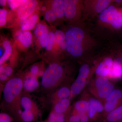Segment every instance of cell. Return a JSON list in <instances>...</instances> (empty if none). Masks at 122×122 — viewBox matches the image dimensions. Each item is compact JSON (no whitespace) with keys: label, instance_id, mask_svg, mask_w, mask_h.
Returning <instances> with one entry per match:
<instances>
[{"label":"cell","instance_id":"cell-1","mask_svg":"<svg viewBox=\"0 0 122 122\" xmlns=\"http://www.w3.org/2000/svg\"><path fill=\"white\" fill-rule=\"evenodd\" d=\"M24 89V81L19 77L10 79L5 84L3 90V107L18 120L22 113L21 104Z\"/></svg>","mask_w":122,"mask_h":122},{"label":"cell","instance_id":"cell-2","mask_svg":"<svg viewBox=\"0 0 122 122\" xmlns=\"http://www.w3.org/2000/svg\"><path fill=\"white\" fill-rule=\"evenodd\" d=\"M64 71L61 66L57 63L50 64L44 72L41 81L42 87L47 91L53 90L61 83Z\"/></svg>","mask_w":122,"mask_h":122},{"label":"cell","instance_id":"cell-3","mask_svg":"<svg viewBox=\"0 0 122 122\" xmlns=\"http://www.w3.org/2000/svg\"><path fill=\"white\" fill-rule=\"evenodd\" d=\"M67 42L66 50L73 56H81L83 52L82 42L84 33L81 29L77 27H73L68 29L65 34Z\"/></svg>","mask_w":122,"mask_h":122},{"label":"cell","instance_id":"cell-4","mask_svg":"<svg viewBox=\"0 0 122 122\" xmlns=\"http://www.w3.org/2000/svg\"><path fill=\"white\" fill-rule=\"evenodd\" d=\"M90 68L87 64H83L80 68L78 75L70 87L71 94L73 96L77 95L83 90L89 75Z\"/></svg>","mask_w":122,"mask_h":122},{"label":"cell","instance_id":"cell-5","mask_svg":"<svg viewBox=\"0 0 122 122\" xmlns=\"http://www.w3.org/2000/svg\"><path fill=\"white\" fill-rule=\"evenodd\" d=\"M98 95L101 98H106L115 89L114 85L108 79L103 76H99L95 83Z\"/></svg>","mask_w":122,"mask_h":122},{"label":"cell","instance_id":"cell-6","mask_svg":"<svg viewBox=\"0 0 122 122\" xmlns=\"http://www.w3.org/2000/svg\"><path fill=\"white\" fill-rule=\"evenodd\" d=\"M37 2L36 1L26 0L20 5L18 9V16L20 20H24L31 15L34 12Z\"/></svg>","mask_w":122,"mask_h":122},{"label":"cell","instance_id":"cell-7","mask_svg":"<svg viewBox=\"0 0 122 122\" xmlns=\"http://www.w3.org/2000/svg\"><path fill=\"white\" fill-rule=\"evenodd\" d=\"M76 1L63 0V14L68 19H72L75 16L76 13Z\"/></svg>","mask_w":122,"mask_h":122},{"label":"cell","instance_id":"cell-8","mask_svg":"<svg viewBox=\"0 0 122 122\" xmlns=\"http://www.w3.org/2000/svg\"><path fill=\"white\" fill-rule=\"evenodd\" d=\"M89 107L88 116L90 119H93L97 113L102 112L104 107L99 100L94 98H91L89 100Z\"/></svg>","mask_w":122,"mask_h":122},{"label":"cell","instance_id":"cell-9","mask_svg":"<svg viewBox=\"0 0 122 122\" xmlns=\"http://www.w3.org/2000/svg\"><path fill=\"white\" fill-rule=\"evenodd\" d=\"M21 104L24 110H29L39 115L40 111L36 104L28 95L22 94Z\"/></svg>","mask_w":122,"mask_h":122},{"label":"cell","instance_id":"cell-10","mask_svg":"<svg viewBox=\"0 0 122 122\" xmlns=\"http://www.w3.org/2000/svg\"><path fill=\"white\" fill-rule=\"evenodd\" d=\"M113 61L110 58H107L101 62L97 67L96 70V74L99 76H105L109 75Z\"/></svg>","mask_w":122,"mask_h":122},{"label":"cell","instance_id":"cell-11","mask_svg":"<svg viewBox=\"0 0 122 122\" xmlns=\"http://www.w3.org/2000/svg\"><path fill=\"white\" fill-rule=\"evenodd\" d=\"M71 94L70 88L66 86H62L53 93L51 99L53 104L63 99L68 98Z\"/></svg>","mask_w":122,"mask_h":122},{"label":"cell","instance_id":"cell-12","mask_svg":"<svg viewBox=\"0 0 122 122\" xmlns=\"http://www.w3.org/2000/svg\"><path fill=\"white\" fill-rule=\"evenodd\" d=\"M117 10L113 5H110L100 13L99 19L102 22L110 24Z\"/></svg>","mask_w":122,"mask_h":122},{"label":"cell","instance_id":"cell-13","mask_svg":"<svg viewBox=\"0 0 122 122\" xmlns=\"http://www.w3.org/2000/svg\"><path fill=\"white\" fill-rule=\"evenodd\" d=\"M109 75L111 77L119 79L122 81V57L113 61Z\"/></svg>","mask_w":122,"mask_h":122},{"label":"cell","instance_id":"cell-14","mask_svg":"<svg viewBox=\"0 0 122 122\" xmlns=\"http://www.w3.org/2000/svg\"><path fill=\"white\" fill-rule=\"evenodd\" d=\"M70 105V100L69 99H63L54 104L52 111L57 113L65 115L69 109Z\"/></svg>","mask_w":122,"mask_h":122},{"label":"cell","instance_id":"cell-15","mask_svg":"<svg viewBox=\"0 0 122 122\" xmlns=\"http://www.w3.org/2000/svg\"><path fill=\"white\" fill-rule=\"evenodd\" d=\"M106 119L108 122H122V105L107 114Z\"/></svg>","mask_w":122,"mask_h":122},{"label":"cell","instance_id":"cell-16","mask_svg":"<svg viewBox=\"0 0 122 122\" xmlns=\"http://www.w3.org/2000/svg\"><path fill=\"white\" fill-rule=\"evenodd\" d=\"M39 86V82L34 76L28 78L24 81V90L26 92L34 91Z\"/></svg>","mask_w":122,"mask_h":122},{"label":"cell","instance_id":"cell-17","mask_svg":"<svg viewBox=\"0 0 122 122\" xmlns=\"http://www.w3.org/2000/svg\"><path fill=\"white\" fill-rule=\"evenodd\" d=\"M38 19L36 14H34L24 20L22 22L21 28L23 31H28L32 29L35 26Z\"/></svg>","mask_w":122,"mask_h":122},{"label":"cell","instance_id":"cell-18","mask_svg":"<svg viewBox=\"0 0 122 122\" xmlns=\"http://www.w3.org/2000/svg\"><path fill=\"white\" fill-rule=\"evenodd\" d=\"M17 38L22 45L25 47H29L32 42V35L28 31H22L17 34Z\"/></svg>","mask_w":122,"mask_h":122},{"label":"cell","instance_id":"cell-19","mask_svg":"<svg viewBox=\"0 0 122 122\" xmlns=\"http://www.w3.org/2000/svg\"><path fill=\"white\" fill-rule=\"evenodd\" d=\"M65 115L58 114L52 111L48 117L45 120H40L36 122H65Z\"/></svg>","mask_w":122,"mask_h":122},{"label":"cell","instance_id":"cell-20","mask_svg":"<svg viewBox=\"0 0 122 122\" xmlns=\"http://www.w3.org/2000/svg\"><path fill=\"white\" fill-rule=\"evenodd\" d=\"M56 17L61 18L63 17V0H54L53 1L52 9Z\"/></svg>","mask_w":122,"mask_h":122},{"label":"cell","instance_id":"cell-21","mask_svg":"<svg viewBox=\"0 0 122 122\" xmlns=\"http://www.w3.org/2000/svg\"><path fill=\"white\" fill-rule=\"evenodd\" d=\"M89 107V102L85 100H79L74 105L75 110L77 114H78L86 113L88 112Z\"/></svg>","mask_w":122,"mask_h":122},{"label":"cell","instance_id":"cell-22","mask_svg":"<svg viewBox=\"0 0 122 122\" xmlns=\"http://www.w3.org/2000/svg\"><path fill=\"white\" fill-rule=\"evenodd\" d=\"M39 116L32 111L24 110L21 115V121L22 122H34Z\"/></svg>","mask_w":122,"mask_h":122},{"label":"cell","instance_id":"cell-23","mask_svg":"<svg viewBox=\"0 0 122 122\" xmlns=\"http://www.w3.org/2000/svg\"><path fill=\"white\" fill-rule=\"evenodd\" d=\"M4 46L5 51L4 53L0 59V64L2 65L11 56L12 52V47L10 45V42L8 41H5L4 42Z\"/></svg>","mask_w":122,"mask_h":122},{"label":"cell","instance_id":"cell-24","mask_svg":"<svg viewBox=\"0 0 122 122\" xmlns=\"http://www.w3.org/2000/svg\"><path fill=\"white\" fill-rule=\"evenodd\" d=\"M111 1L108 0H99L97 1L94 7V10L97 13H101L109 7Z\"/></svg>","mask_w":122,"mask_h":122},{"label":"cell","instance_id":"cell-25","mask_svg":"<svg viewBox=\"0 0 122 122\" xmlns=\"http://www.w3.org/2000/svg\"><path fill=\"white\" fill-rule=\"evenodd\" d=\"M36 37L39 39L42 36L48 34V29L47 26L41 24H38L34 31Z\"/></svg>","mask_w":122,"mask_h":122},{"label":"cell","instance_id":"cell-26","mask_svg":"<svg viewBox=\"0 0 122 122\" xmlns=\"http://www.w3.org/2000/svg\"><path fill=\"white\" fill-rule=\"evenodd\" d=\"M113 28L119 29L122 28V13L118 12L110 23Z\"/></svg>","mask_w":122,"mask_h":122},{"label":"cell","instance_id":"cell-27","mask_svg":"<svg viewBox=\"0 0 122 122\" xmlns=\"http://www.w3.org/2000/svg\"><path fill=\"white\" fill-rule=\"evenodd\" d=\"M120 101V100L114 99L106 102L104 107L105 111L108 113L111 112L117 107Z\"/></svg>","mask_w":122,"mask_h":122},{"label":"cell","instance_id":"cell-28","mask_svg":"<svg viewBox=\"0 0 122 122\" xmlns=\"http://www.w3.org/2000/svg\"><path fill=\"white\" fill-rule=\"evenodd\" d=\"M122 98V91L120 90L115 89L106 98V102L110 100L118 99L121 100Z\"/></svg>","mask_w":122,"mask_h":122},{"label":"cell","instance_id":"cell-29","mask_svg":"<svg viewBox=\"0 0 122 122\" xmlns=\"http://www.w3.org/2000/svg\"><path fill=\"white\" fill-rule=\"evenodd\" d=\"M55 41L54 33L50 32L48 33L47 43H46V48L48 51L51 50L52 48Z\"/></svg>","mask_w":122,"mask_h":122},{"label":"cell","instance_id":"cell-30","mask_svg":"<svg viewBox=\"0 0 122 122\" xmlns=\"http://www.w3.org/2000/svg\"><path fill=\"white\" fill-rule=\"evenodd\" d=\"M55 41L58 43L66 40V35L61 30H57L54 33Z\"/></svg>","mask_w":122,"mask_h":122},{"label":"cell","instance_id":"cell-31","mask_svg":"<svg viewBox=\"0 0 122 122\" xmlns=\"http://www.w3.org/2000/svg\"><path fill=\"white\" fill-rule=\"evenodd\" d=\"M26 0H9L8 1V4L10 8L14 9L20 6L22 4L26 2Z\"/></svg>","mask_w":122,"mask_h":122},{"label":"cell","instance_id":"cell-32","mask_svg":"<svg viewBox=\"0 0 122 122\" xmlns=\"http://www.w3.org/2000/svg\"><path fill=\"white\" fill-rule=\"evenodd\" d=\"M7 11L4 9H0V25L3 26L6 24V15Z\"/></svg>","mask_w":122,"mask_h":122},{"label":"cell","instance_id":"cell-33","mask_svg":"<svg viewBox=\"0 0 122 122\" xmlns=\"http://www.w3.org/2000/svg\"><path fill=\"white\" fill-rule=\"evenodd\" d=\"M45 18L47 21H53L55 20L56 16L52 10H49L46 11L45 15Z\"/></svg>","mask_w":122,"mask_h":122},{"label":"cell","instance_id":"cell-34","mask_svg":"<svg viewBox=\"0 0 122 122\" xmlns=\"http://www.w3.org/2000/svg\"><path fill=\"white\" fill-rule=\"evenodd\" d=\"M12 117L5 113H2L0 114V122H12Z\"/></svg>","mask_w":122,"mask_h":122},{"label":"cell","instance_id":"cell-35","mask_svg":"<svg viewBox=\"0 0 122 122\" xmlns=\"http://www.w3.org/2000/svg\"><path fill=\"white\" fill-rule=\"evenodd\" d=\"M80 121V116L78 114L75 113L68 118V122H79Z\"/></svg>","mask_w":122,"mask_h":122},{"label":"cell","instance_id":"cell-36","mask_svg":"<svg viewBox=\"0 0 122 122\" xmlns=\"http://www.w3.org/2000/svg\"><path fill=\"white\" fill-rule=\"evenodd\" d=\"M12 72V69L10 66H6L4 67V74L7 76H10Z\"/></svg>","mask_w":122,"mask_h":122},{"label":"cell","instance_id":"cell-37","mask_svg":"<svg viewBox=\"0 0 122 122\" xmlns=\"http://www.w3.org/2000/svg\"><path fill=\"white\" fill-rule=\"evenodd\" d=\"M30 73L34 76H35L39 72V68L37 66H33L30 69Z\"/></svg>","mask_w":122,"mask_h":122},{"label":"cell","instance_id":"cell-38","mask_svg":"<svg viewBox=\"0 0 122 122\" xmlns=\"http://www.w3.org/2000/svg\"><path fill=\"white\" fill-rule=\"evenodd\" d=\"M80 116V121L81 122H88L89 119L88 116L86 115V113L79 114Z\"/></svg>","mask_w":122,"mask_h":122},{"label":"cell","instance_id":"cell-39","mask_svg":"<svg viewBox=\"0 0 122 122\" xmlns=\"http://www.w3.org/2000/svg\"><path fill=\"white\" fill-rule=\"evenodd\" d=\"M60 48L62 49H66L67 48V42H66V41H61V42H59V43H58Z\"/></svg>","mask_w":122,"mask_h":122},{"label":"cell","instance_id":"cell-40","mask_svg":"<svg viewBox=\"0 0 122 122\" xmlns=\"http://www.w3.org/2000/svg\"><path fill=\"white\" fill-rule=\"evenodd\" d=\"M8 77V76H7L5 74H1L0 75V80L1 81L4 82L7 80Z\"/></svg>","mask_w":122,"mask_h":122},{"label":"cell","instance_id":"cell-41","mask_svg":"<svg viewBox=\"0 0 122 122\" xmlns=\"http://www.w3.org/2000/svg\"><path fill=\"white\" fill-rule=\"evenodd\" d=\"M6 3V1L5 0H0V4L2 6H4Z\"/></svg>","mask_w":122,"mask_h":122},{"label":"cell","instance_id":"cell-42","mask_svg":"<svg viewBox=\"0 0 122 122\" xmlns=\"http://www.w3.org/2000/svg\"><path fill=\"white\" fill-rule=\"evenodd\" d=\"M0 74H2L4 73V67L2 66H0Z\"/></svg>","mask_w":122,"mask_h":122},{"label":"cell","instance_id":"cell-43","mask_svg":"<svg viewBox=\"0 0 122 122\" xmlns=\"http://www.w3.org/2000/svg\"><path fill=\"white\" fill-rule=\"evenodd\" d=\"M46 10V7H45V6H42V7L41 8V11H45Z\"/></svg>","mask_w":122,"mask_h":122},{"label":"cell","instance_id":"cell-44","mask_svg":"<svg viewBox=\"0 0 122 122\" xmlns=\"http://www.w3.org/2000/svg\"><path fill=\"white\" fill-rule=\"evenodd\" d=\"M2 51L1 49H0V56H1V55L2 54Z\"/></svg>","mask_w":122,"mask_h":122},{"label":"cell","instance_id":"cell-45","mask_svg":"<svg viewBox=\"0 0 122 122\" xmlns=\"http://www.w3.org/2000/svg\"><path fill=\"white\" fill-rule=\"evenodd\" d=\"M36 8L37 9V10L39 9V8L38 7H37Z\"/></svg>","mask_w":122,"mask_h":122}]
</instances>
